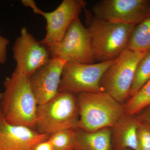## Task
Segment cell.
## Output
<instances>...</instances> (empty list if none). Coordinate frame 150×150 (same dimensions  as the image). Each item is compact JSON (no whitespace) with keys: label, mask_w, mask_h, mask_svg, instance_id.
Segmentation results:
<instances>
[{"label":"cell","mask_w":150,"mask_h":150,"mask_svg":"<svg viewBox=\"0 0 150 150\" xmlns=\"http://www.w3.org/2000/svg\"><path fill=\"white\" fill-rule=\"evenodd\" d=\"M4 91L0 108L6 121L12 125L35 129L38 104L29 78L15 70L3 82Z\"/></svg>","instance_id":"obj_1"},{"label":"cell","mask_w":150,"mask_h":150,"mask_svg":"<svg viewBox=\"0 0 150 150\" xmlns=\"http://www.w3.org/2000/svg\"><path fill=\"white\" fill-rule=\"evenodd\" d=\"M76 94L69 91L59 92L47 102L38 105L35 130L51 136L63 130L78 129L79 112Z\"/></svg>","instance_id":"obj_2"},{"label":"cell","mask_w":150,"mask_h":150,"mask_svg":"<svg viewBox=\"0 0 150 150\" xmlns=\"http://www.w3.org/2000/svg\"><path fill=\"white\" fill-rule=\"evenodd\" d=\"M77 98L78 129L87 132L112 128L124 115L123 105L105 92L81 93L78 94Z\"/></svg>","instance_id":"obj_3"},{"label":"cell","mask_w":150,"mask_h":150,"mask_svg":"<svg viewBox=\"0 0 150 150\" xmlns=\"http://www.w3.org/2000/svg\"><path fill=\"white\" fill-rule=\"evenodd\" d=\"M88 18L87 28L95 61L103 62L115 60L126 50L136 25L109 22L94 16Z\"/></svg>","instance_id":"obj_4"},{"label":"cell","mask_w":150,"mask_h":150,"mask_svg":"<svg viewBox=\"0 0 150 150\" xmlns=\"http://www.w3.org/2000/svg\"><path fill=\"white\" fill-rule=\"evenodd\" d=\"M146 52H122L103 76L100 86L103 91L120 103L129 98L137 65Z\"/></svg>","instance_id":"obj_5"},{"label":"cell","mask_w":150,"mask_h":150,"mask_svg":"<svg viewBox=\"0 0 150 150\" xmlns=\"http://www.w3.org/2000/svg\"><path fill=\"white\" fill-rule=\"evenodd\" d=\"M23 4L31 8L33 12L46 19V34L41 42L47 48L59 43L70 25L79 18L87 3L82 0H64L53 11L46 12L38 8L32 0H23Z\"/></svg>","instance_id":"obj_6"},{"label":"cell","mask_w":150,"mask_h":150,"mask_svg":"<svg viewBox=\"0 0 150 150\" xmlns=\"http://www.w3.org/2000/svg\"><path fill=\"white\" fill-rule=\"evenodd\" d=\"M48 48L51 58H59L67 62L92 64L96 61L89 32L79 18L71 23L59 43Z\"/></svg>","instance_id":"obj_7"},{"label":"cell","mask_w":150,"mask_h":150,"mask_svg":"<svg viewBox=\"0 0 150 150\" xmlns=\"http://www.w3.org/2000/svg\"><path fill=\"white\" fill-rule=\"evenodd\" d=\"M114 60L92 64L67 62L63 70L59 92L69 91L76 94L104 92L100 81Z\"/></svg>","instance_id":"obj_8"},{"label":"cell","mask_w":150,"mask_h":150,"mask_svg":"<svg viewBox=\"0 0 150 150\" xmlns=\"http://www.w3.org/2000/svg\"><path fill=\"white\" fill-rule=\"evenodd\" d=\"M149 0H103L94 5L95 17L116 23L137 25L148 16Z\"/></svg>","instance_id":"obj_9"},{"label":"cell","mask_w":150,"mask_h":150,"mask_svg":"<svg viewBox=\"0 0 150 150\" xmlns=\"http://www.w3.org/2000/svg\"><path fill=\"white\" fill-rule=\"evenodd\" d=\"M13 51L16 64L15 70L29 78L51 59L48 48L25 27L21 28L20 35L15 42Z\"/></svg>","instance_id":"obj_10"},{"label":"cell","mask_w":150,"mask_h":150,"mask_svg":"<svg viewBox=\"0 0 150 150\" xmlns=\"http://www.w3.org/2000/svg\"><path fill=\"white\" fill-rule=\"evenodd\" d=\"M67 63L63 59L51 58L30 77V86L38 105L47 102L59 93L62 73Z\"/></svg>","instance_id":"obj_11"},{"label":"cell","mask_w":150,"mask_h":150,"mask_svg":"<svg viewBox=\"0 0 150 150\" xmlns=\"http://www.w3.org/2000/svg\"><path fill=\"white\" fill-rule=\"evenodd\" d=\"M50 136L26 126L10 124L0 108V150H32L35 145Z\"/></svg>","instance_id":"obj_12"},{"label":"cell","mask_w":150,"mask_h":150,"mask_svg":"<svg viewBox=\"0 0 150 150\" xmlns=\"http://www.w3.org/2000/svg\"><path fill=\"white\" fill-rule=\"evenodd\" d=\"M139 121L137 115L124 114L111 128L114 150H137V131Z\"/></svg>","instance_id":"obj_13"},{"label":"cell","mask_w":150,"mask_h":150,"mask_svg":"<svg viewBox=\"0 0 150 150\" xmlns=\"http://www.w3.org/2000/svg\"><path fill=\"white\" fill-rule=\"evenodd\" d=\"M111 128L94 132L76 129L75 150H113Z\"/></svg>","instance_id":"obj_14"},{"label":"cell","mask_w":150,"mask_h":150,"mask_svg":"<svg viewBox=\"0 0 150 150\" xmlns=\"http://www.w3.org/2000/svg\"><path fill=\"white\" fill-rule=\"evenodd\" d=\"M126 50L140 52L150 50V16L135 25Z\"/></svg>","instance_id":"obj_15"},{"label":"cell","mask_w":150,"mask_h":150,"mask_svg":"<svg viewBox=\"0 0 150 150\" xmlns=\"http://www.w3.org/2000/svg\"><path fill=\"white\" fill-rule=\"evenodd\" d=\"M149 105L150 80L137 93L130 97L123 105L124 114L127 115H137Z\"/></svg>","instance_id":"obj_16"},{"label":"cell","mask_w":150,"mask_h":150,"mask_svg":"<svg viewBox=\"0 0 150 150\" xmlns=\"http://www.w3.org/2000/svg\"><path fill=\"white\" fill-rule=\"evenodd\" d=\"M150 80V50L145 53L137 65L129 98L137 93Z\"/></svg>","instance_id":"obj_17"},{"label":"cell","mask_w":150,"mask_h":150,"mask_svg":"<svg viewBox=\"0 0 150 150\" xmlns=\"http://www.w3.org/2000/svg\"><path fill=\"white\" fill-rule=\"evenodd\" d=\"M76 129L63 130L51 135L49 139L54 150H75Z\"/></svg>","instance_id":"obj_18"},{"label":"cell","mask_w":150,"mask_h":150,"mask_svg":"<svg viewBox=\"0 0 150 150\" xmlns=\"http://www.w3.org/2000/svg\"><path fill=\"white\" fill-rule=\"evenodd\" d=\"M139 118L137 131V150H150V124Z\"/></svg>","instance_id":"obj_19"},{"label":"cell","mask_w":150,"mask_h":150,"mask_svg":"<svg viewBox=\"0 0 150 150\" xmlns=\"http://www.w3.org/2000/svg\"><path fill=\"white\" fill-rule=\"evenodd\" d=\"M9 43V40L2 36L0 32V64H5L6 62L7 50Z\"/></svg>","instance_id":"obj_20"},{"label":"cell","mask_w":150,"mask_h":150,"mask_svg":"<svg viewBox=\"0 0 150 150\" xmlns=\"http://www.w3.org/2000/svg\"><path fill=\"white\" fill-rule=\"evenodd\" d=\"M32 150H54L50 140H45L38 143L33 147Z\"/></svg>","instance_id":"obj_21"},{"label":"cell","mask_w":150,"mask_h":150,"mask_svg":"<svg viewBox=\"0 0 150 150\" xmlns=\"http://www.w3.org/2000/svg\"><path fill=\"white\" fill-rule=\"evenodd\" d=\"M137 115L140 119L150 124V105L146 108Z\"/></svg>","instance_id":"obj_22"},{"label":"cell","mask_w":150,"mask_h":150,"mask_svg":"<svg viewBox=\"0 0 150 150\" xmlns=\"http://www.w3.org/2000/svg\"><path fill=\"white\" fill-rule=\"evenodd\" d=\"M148 16H150V5L148 10Z\"/></svg>","instance_id":"obj_23"},{"label":"cell","mask_w":150,"mask_h":150,"mask_svg":"<svg viewBox=\"0 0 150 150\" xmlns=\"http://www.w3.org/2000/svg\"><path fill=\"white\" fill-rule=\"evenodd\" d=\"M3 97V93H1L0 92V101H1V100L2 99Z\"/></svg>","instance_id":"obj_24"},{"label":"cell","mask_w":150,"mask_h":150,"mask_svg":"<svg viewBox=\"0 0 150 150\" xmlns=\"http://www.w3.org/2000/svg\"><path fill=\"white\" fill-rule=\"evenodd\" d=\"M131 150L130 149H123V150Z\"/></svg>","instance_id":"obj_25"}]
</instances>
